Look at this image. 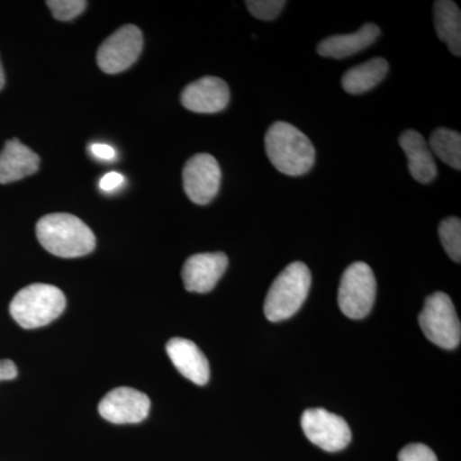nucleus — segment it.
I'll return each instance as SVG.
<instances>
[{"label":"nucleus","mask_w":461,"mask_h":461,"mask_svg":"<svg viewBox=\"0 0 461 461\" xmlns=\"http://www.w3.org/2000/svg\"><path fill=\"white\" fill-rule=\"evenodd\" d=\"M123 181L124 177L121 173L109 172L100 180L99 186L105 193H109V191L118 189L123 184Z\"/></svg>","instance_id":"obj_24"},{"label":"nucleus","mask_w":461,"mask_h":461,"mask_svg":"<svg viewBox=\"0 0 461 461\" xmlns=\"http://www.w3.org/2000/svg\"><path fill=\"white\" fill-rule=\"evenodd\" d=\"M91 153L94 154L96 158L103 160H112L114 159L115 150L113 148L109 147V145L105 144H94L91 145L90 148Z\"/></svg>","instance_id":"obj_26"},{"label":"nucleus","mask_w":461,"mask_h":461,"mask_svg":"<svg viewBox=\"0 0 461 461\" xmlns=\"http://www.w3.org/2000/svg\"><path fill=\"white\" fill-rule=\"evenodd\" d=\"M142 45L144 39L138 26L121 27L100 45L96 54L100 69L108 75L126 71L140 57Z\"/></svg>","instance_id":"obj_7"},{"label":"nucleus","mask_w":461,"mask_h":461,"mask_svg":"<svg viewBox=\"0 0 461 461\" xmlns=\"http://www.w3.org/2000/svg\"><path fill=\"white\" fill-rule=\"evenodd\" d=\"M36 236L45 250L59 258L87 256L95 249L93 230L80 218L68 213H53L41 218Z\"/></svg>","instance_id":"obj_1"},{"label":"nucleus","mask_w":461,"mask_h":461,"mask_svg":"<svg viewBox=\"0 0 461 461\" xmlns=\"http://www.w3.org/2000/svg\"><path fill=\"white\" fill-rule=\"evenodd\" d=\"M65 309V294L47 284H32L23 288L9 305L12 318L26 330L47 326Z\"/></svg>","instance_id":"obj_3"},{"label":"nucleus","mask_w":461,"mask_h":461,"mask_svg":"<svg viewBox=\"0 0 461 461\" xmlns=\"http://www.w3.org/2000/svg\"><path fill=\"white\" fill-rule=\"evenodd\" d=\"M377 282L366 263L351 264L341 277L339 305L342 313L351 320H362L371 313L375 300Z\"/></svg>","instance_id":"obj_6"},{"label":"nucleus","mask_w":461,"mask_h":461,"mask_svg":"<svg viewBox=\"0 0 461 461\" xmlns=\"http://www.w3.org/2000/svg\"><path fill=\"white\" fill-rule=\"evenodd\" d=\"M400 147L408 157V167L415 181L429 184L437 176V166L429 142L414 130H406L399 139Z\"/></svg>","instance_id":"obj_15"},{"label":"nucleus","mask_w":461,"mask_h":461,"mask_svg":"<svg viewBox=\"0 0 461 461\" xmlns=\"http://www.w3.org/2000/svg\"><path fill=\"white\" fill-rule=\"evenodd\" d=\"M181 103L195 113H218L229 105V85L222 78L206 76L185 87Z\"/></svg>","instance_id":"obj_12"},{"label":"nucleus","mask_w":461,"mask_h":461,"mask_svg":"<svg viewBox=\"0 0 461 461\" xmlns=\"http://www.w3.org/2000/svg\"><path fill=\"white\" fill-rule=\"evenodd\" d=\"M429 149L438 159L453 167L456 171L461 168V136L453 130L437 129L429 138Z\"/></svg>","instance_id":"obj_19"},{"label":"nucleus","mask_w":461,"mask_h":461,"mask_svg":"<svg viewBox=\"0 0 461 461\" xmlns=\"http://www.w3.org/2000/svg\"><path fill=\"white\" fill-rule=\"evenodd\" d=\"M41 157L18 139L5 142L0 153V184L7 185L23 180L38 172Z\"/></svg>","instance_id":"obj_14"},{"label":"nucleus","mask_w":461,"mask_h":461,"mask_svg":"<svg viewBox=\"0 0 461 461\" xmlns=\"http://www.w3.org/2000/svg\"><path fill=\"white\" fill-rule=\"evenodd\" d=\"M150 411V400L131 387H118L103 397L99 414L114 424L140 423Z\"/></svg>","instance_id":"obj_10"},{"label":"nucleus","mask_w":461,"mask_h":461,"mask_svg":"<svg viewBox=\"0 0 461 461\" xmlns=\"http://www.w3.org/2000/svg\"><path fill=\"white\" fill-rule=\"evenodd\" d=\"M16 364L12 360H0V381H9L17 377Z\"/></svg>","instance_id":"obj_25"},{"label":"nucleus","mask_w":461,"mask_h":461,"mask_svg":"<svg viewBox=\"0 0 461 461\" xmlns=\"http://www.w3.org/2000/svg\"><path fill=\"white\" fill-rule=\"evenodd\" d=\"M249 12L258 20L272 21L280 16L286 2L284 0H248Z\"/></svg>","instance_id":"obj_22"},{"label":"nucleus","mask_w":461,"mask_h":461,"mask_svg":"<svg viewBox=\"0 0 461 461\" xmlns=\"http://www.w3.org/2000/svg\"><path fill=\"white\" fill-rule=\"evenodd\" d=\"M435 27L437 35L447 45L454 56L461 54V14L460 9L450 0L435 3Z\"/></svg>","instance_id":"obj_17"},{"label":"nucleus","mask_w":461,"mask_h":461,"mask_svg":"<svg viewBox=\"0 0 461 461\" xmlns=\"http://www.w3.org/2000/svg\"><path fill=\"white\" fill-rule=\"evenodd\" d=\"M388 72V63L384 58H375L348 69L342 77V87L346 93L359 95L377 86L384 80Z\"/></svg>","instance_id":"obj_18"},{"label":"nucleus","mask_w":461,"mask_h":461,"mask_svg":"<svg viewBox=\"0 0 461 461\" xmlns=\"http://www.w3.org/2000/svg\"><path fill=\"white\" fill-rule=\"evenodd\" d=\"M5 71H3L2 63H0V90H2L3 87H5Z\"/></svg>","instance_id":"obj_27"},{"label":"nucleus","mask_w":461,"mask_h":461,"mask_svg":"<svg viewBox=\"0 0 461 461\" xmlns=\"http://www.w3.org/2000/svg\"><path fill=\"white\" fill-rule=\"evenodd\" d=\"M420 326L426 338L446 350H453L460 344L459 317L450 296L445 293H433L424 303L420 314Z\"/></svg>","instance_id":"obj_5"},{"label":"nucleus","mask_w":461,"mask_h":461,"mask_svg":"<svg viewBox=\"0 0 461 461\" xmlns=\"http://www.w3.org/2000/svg\"><path fill=\"white\" fill-rule=\"evenodd\" d=\"M312 286V275L308 267L302 262L288 264L286 268L273 281L266 302L264 314L267 320L281 321L297 313Z\"/></svg>","instance_id":"obj_4"},{"label":"nucleus","mask_w":461,"mask_h":461,"mask_svg":"<svg viewBox=\"0 0 461 461\" xmlns=\"http://www.w3.org/2000/svg\"><path fill=\"white\" fill-rule=\"evenodd\" d=\"M381 36V30L375 23H366L359 32L333 35L318 44L317 51L321 57L344 59L371 47Z\"/></svg>","instance_id":"obj_16"},{"label":"nucleus","mask_w":461,"mask_h":461,"mask_svg":"<svg viewBox=\"0 0 461 461\" xmlns=\"http://www.w3.org/2000/svg\"><path fill=\"white\" fill-rule=\"evenodd\" d=\"M229 267L223 253H203L190 257L182 268L185 288L190 293H211Z\"/></svg>","instance_id":"obj_11"},{"label":"nucleus","mask_w":461,"mask_h":461,"mask_svg":"<svg viewBox=\"0 0 461 461\" xmlns=\"http://www.w3.org/2000/svg\"><path fill=\"white\" fill-rule=\"evenodd\" d=\"M302 427L309 441L321 450L338 453L351 442L348 421L324 409H308L302 417Z\"/></svg>","instance_id":"obj_8"},{"label":"nucleus","mask_w":461,"mask_h":461,"mask_svg":"<svg viewBox=\"0 0 461 461\" xmlns=\"http://www.w3.org/2000/svg\"><path fill=\"white\" fill-rule=\"evenodd\" d=\"M47 5L56 20L71 21L83 14L87 3L84 0H48Z\"/></svg>","instance_id":"obj_21"},{"label":"nucleus","mask_w":461,"mask_h":461,"mask_svg":"<svg viewBox=\"0 0 461 461\" xmlns=\"http://www.w3.org/2000/svg\"><path fill=\"white\" fill-rule=\"evenodd\" d=\"M399 461H437V456L429 446L411 444L400 451Z\"/></svg>","instance_id":"obj_23"},{"label":"nucleus","mask_w":461,"mask_h":461,"mask_svg":"<svg viewBox=\"0 0 461 461\" xmlns=\"http://www.w3.org/2000/svg\"><path fill=\"white\" fill-rule=\"evenodd\" d=\"M439 240L446 253L454 260H461V222L459 218L450 217L442 221L438 227Z\"/></svg>","instance_id":"obj_20"},{"label":"nucleus","mask_w":461,"mask_h":461,"mask_svg":"<svg viewBox=\"0 0 461 461\" xmlns=\"http://www.w3.org/2000/svg\"><path fill=\"white\" fill-rule=\"evenodd\" d=\"M221 177L222 173L213 156L196 154L187 160L182 173L185 193L195 204H209L220 191Z\"/></svg>","instance_id":"obj_9"},{"label":"nucleus","mask_w":461,"mask_h":461,"mask_svg":"<svg viewBox=\"0 0 461 461\" xmlns=\"http://www.w3.org/2000/svg\"><path fill=\"white\" fill-rule=\"evenodd\" d=\"M167 354L173 366L185 378L190 379L198 386H204L211 377L208 359L198 346L186 339H169L166 346Z\"/></svg>","instance_id":"obj_13"},{"label":"nucleus","mask_w":461,"mask_h":461,"mask_svg":"<svg viewBox=\"0 0 461 461\" xmlns=\"http://www.w3.org/2000/svg\"><path fill=\"white\" fill-rule=\"evenodd\" d=\"M269 162L284 175L303 176L315 162V149L305 133L287 122H276L266 133Z\"/></svg>","instance_id":"obj_2"}]
</instances>
